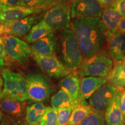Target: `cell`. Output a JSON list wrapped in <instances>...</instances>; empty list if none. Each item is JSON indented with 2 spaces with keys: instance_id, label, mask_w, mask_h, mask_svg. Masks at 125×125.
Instances as JSON below:
<instances>
[{
  "instance_id": "cell-15",
  "label": "cell",
  "mask_w": 125,
  "mask_h": 125,
  "mask_svg": "<svg viewBox=\"0 0 125 125\" xmlns=\"http://www.w3.org/2000/svg\"><path fill=\"white\" fill-rule=\"evenodd\" d=\"M30 47L32 54L42 56L55 55L59 50V37L52 32L35 42Z\"/></svg>"
},
{
  "instance_id": "cell-38",
  "label": "cell",
  "mask_w": 125,
  "mask_h": 125,
  "mask_svg": "<svg viewBox=\"0 0 125 125\" xmlns=\"http://www.w3.org/2000/svg\"><path fill=\"white\" fill-rule=\"evenodd\" d=\"M3 85H4V79H3L2 76H0V89L2 87Z\"/></svg>"
},
{
  "instance_id": "cell-11",
  "label": "cell",
  "mask_w": 125,
  "mask_h": 125,
  "mask_svg": "<svg viewBox=\"0 0 125 125\" xmlns=\"http://www.w3.org/2000/svg\"><path fill=\"white\" fill-rule=\"evenodd\" d=\"M120 90L121 88L107 83L89 99V105L91 106L94 111L104 113Z\"/></svg>"
},
{
  "instance_id": "cell-31",
  "label": "cell",
  "mask_w": 125,
  "mask_h": 125,
  "mask_svg": "<svg viewBox=\"0 0 125 125\" xmlns=\"http://www.w3.org/2000/svg\"><path fill=\"white\" fill-rule=\"evenodd\" d=\"M31 107L32 109H34L35 111H37L38 113L42 114L43 115V112H45V109H46V107L43 104V103L42 102H37L34 103L32 105H31Z\"/></svg>"
},
{
  "instance_id": "cell-18",
  "label": "cell",
  "mask_w": 125,
  "mask_h": 125,
  "mask_svg": "<svg viewBox=\"0 0 125 125\" xmlns=\"http://www.w3.org/2000/svg\"><path fill=\"white\" fill-rule=\"evenodd\" d=\"M81 80L77 75L71 73L59 81L60 89L67 92L72 97L76 105L80 104Z\"/></svg>"
},
{
  "instance_id": "cell-9",
  "label": "cell",
  "mask_w": 125,
  "mask_h": 125,
  "mask_svg": "<svg viewBox=\"0 0 125 125\" xmlns=\"http://www.w3.org/2000/svg\"><path fill=\"white\" fill-rule=\"evenodd\" d=\"M41 19L42 14L34 15L15 22L1 23L0 34H8L18 38L26 36L34 26L40 22Z\"/></svg>"
},
{
  "instance_id": "cell-44",
  "label": "cell",
  "mask_w": 125,
  "mask_h": 125,
  "mask_svg": "<svg viewBox=\"0 0 125 125\" xmlns=\"http://www.w3.org/2000/svg\"><path fill=\"white\" fill-rule=\"evenodd\" d=\"M0 24H1V22H0Z\"/></svg>"
},
{
  "instance_id": "cell-14",
  "label": "cell",
  "mask_w": 125,
  "mask_h": 125,
  "mask_svg": "<svg viewBox=\"0 0 125 125\" xmlns=\"http://www.w3.org/2000/svg\"><path fill=\"white\" fill-rule=\"evenodd\" d=\"M107 49L112 60L121 61L125 55V35L119 31L112 32L108 30Z\"/></svg>"
},
{
  "instance_id": "cell-32",
  "label": "cell",
  "mask_w": 125,
  "mask_h": 125,
  "mask_svg": "<svg viewBox=\"0 0 125 125\" xmlns=\"http://www.w3.org/2000/svg\"><path fill=\"white\" fill-rule=\"evenodd\" d=\"M20 0H0V5L7 7L18 6Z\"/></svg>"
},
{
  "instance_id": "cell-30",
  "label": "cell",
  "mask_w": 125,
  "mask_h": 125,
  "mask_svg": "<svg viewBox=\"0 0 125 125\" xmlns=\"http://www.w3.org/2000/svg\"><path fill=\"white\" fill-rule=\"evenodd\" d=\"M112 5L125 18V0H116Z\"/></svg>"
},
{
  "instance_id": "cell-39",
  "label": "cell",
  "mask_w": 125,
  "mask_h": 125,
  "mask_svg": "<svg viewBox=\"0 0 125 125\" xmlns=\"http://www.w3.org/2000/svg\"><path fill=\"white\" fill-rule=\"evenodd\" d=\"M3 117H4V116H3V112L1 110V109H0V125H1V122H2Z\"/></svg>"
},
{
  "instance_id": "cell-20",
  "label": "cell",
  "mask_w": 125,
  "mask_h": 125,
  "mask_svg": "<svg viewBox=\"0 0 125 125\" xmlns=\"http://www.w3.org/2000/svg\"><path fill=\"white\" fill-rule=\"evenodd\" d=\"M108 83L119 88L125 87V65L122 61L116 62L107 77Z\"/></svg>"
},
{
  "instance_id": "cell-22",
  "label": "cell",
  "mask_w": 125,
  "mask_h": 125,
  "mask_svg": "<svg viewBox=\"0 0 125 125\" xmlns=\"http://www.w3.org/2000/svg\"><path fill=\"white\" fill-rule=\"evenodd\" d=\"M94 111V109L89 105L78 104L73 109L68 125H78Z\"/></svg>"
},
{
  "instance_id": "cell-28",
  "label": "cell",
  "mask_w": 125,
  "mask_h": 125,
  "mask_svg": "<svg viewBox=\"0 0 125 125\" xmlns=\"http://www.w3.org/2000/svg\"><path fill=\"white\" fill-rule=\"evenodd\" d=\"M74 107H67L57 109L58 125H68L71 112Z\"/></svg>"
},
{
  "instance_id": "cell-35",
  "label": "cell",
  "mask_w": 125,
  "mask_h": 125,
  "mask_svg": "<svg viewBox=\"0 0 125 125\" xmlns=\"http://www.w3.org/2000/svg\"><path fill=\"white\" fill-rule=\"evenodd\" d=\"M118 31L121 34L125 35V18H122L118 26Z\"/></svg>"
},
{
  "instance_id": "cell-19",
  "label": "cell",
  "mask_w": 125,
  "mask_h": 125,
  "mask_svg": "<svg viewBox=\"0 0 125 125\" xmlns=\"http://www.w3.org/2000/svg\"><path fill=\"white\" fill-rule=\"evenodd\" d=\"M123 17L112 5L104 9L101 20L108 30L114 32L118 31V26Z\"/></svg>"
},
{
  "instance_id": "cell-36",
  "label": "cell",
  "mask_w": 125,
  "mask_h": 125,
  "mask_svg": "<svg viewBox=\"0 0 125 125\" xmlns=\"http://www.w3.org/2000/svg\"><path fill=\"white\" fill-rule=\"evenodd\" d=\"M103 7L105 8L114 4L116 0H97Z\"/></svg>"
},
{
  "instance_id": "cell-26",
  "label": "cell",
  "mask_w": 125,
  "mask_h": 125,
  "mask_svg": "<svg viewBox=\"0 0 125 125\" xmlns=\"http://www.w3.org/2000/svg\"><path fill=\"white\" fill-rule=\"evenodd\" d=\"M104 112L94 111L78 125H105Z\"/></svg>"
},
{
  "instance_id": "cell-23",
  "label": "cell",
  "mask_w": 125,
  "mask_h": 125,
  "mask_svg": "<svg viewBox=\"0 0 125 125\" xmlns=\"http://www.w3.org/2000/svg\"><path fill=\"white\" fill-rule=\"evenodd\" d=\"M52 32L44 23L40 21L32 27L30 31L25 36V38L30 44H33L35 42Z\"/></svg>"
},
{
  "instance_id": "cell-27",
  "label": "cell",
  "mask_w": 125,
  "mask_h": 125,
  "mask_svg": "<svg viewBox=\"0 0 125 125\" xmlns=\"http://www.w3.org/2000/svg\"><path fill=\"white\" fill-rule=\"evenodd\" d=\"M42 115L35 111L30 105L27 106L25 121L28 125H39Z\"/></svg>"
},
{
  "instance_id": "cell-41",
  "label": "cell",
  "mask_w": 125,
  "mask_h": 125,
  "mask_svg": "<svg viewBox=\"0 0 125 125\" xmlns=\"http://www.w3.org/2000/svg\"><path fill=\"white\" fill-rule=\"evenodd\" d=\"M2 90H1V89H0V97H1V94H2Z\"/></svg>"
},
{
  "instance_id": "cell-10",
  "label": "cell",
  "mask_w": 125,
  "mask_h": 125,
  "mask_svg": "<svg viewBox=\"0 0 125 125\" xmlns=\"http://www.w3.org/2000/svg\"><path fill=\"white\" fill-rule=\"evenodd\" d=\"M48 7L29 8L21 6L7 7L0 5V22L13 23L30 16L38 15L49 9Z\"/></svg>"
},
{
  "instance_id": "cell-25",
  "label": "cell",
  "mask_w": 125,
  "mask_h": 125,
  "mask_svg": "<svg viewBox=\"0 0 125 125\" xmlns=\"http://www.w3.org/2000/svg\"><path fill=\"white\" fill-rule=\"evenodd\" d=\"M39 125H58L57 110L52 107H46Z\"/></svg>"
},
{
  "instance_id": "cell-13",
  "label": "cell",
  "mask_w": 125,
  "mask_h": 125,
  "mask_svg": "<svg viewBox=\"0 0 125 125\" xmlns=\"http://www.w3.org/2000/svg\"><path fill=\"white\" fill-rule=\"evenodd\" d=\"M27 104L2 92L0 97V109L6 116L12 118L23 119L26 116Z\"/></svg>"
},
{
  "instance_id": "cell-12",
  "label": "cell",
  "mask_w": 125,
  "mask_h": 125,
  "mask_svg": "<svg viewBox=\"0 0 125 125\" xmlns=\"http://www.w3.org/2000/svg\"><path fill=\"white\" fill-rule=\"evenodd\" d=\"M104 8L97 0H75L71 5V17L73 19L79 17L100 18Z\"/></svg>"
},
{
  "instance_id": "cell-16",
  "label": "cell",
  "mask_w": 125,
  "mask_h": 125,
  "mask_svg": "<svg viewBox=\"0 0 125 125\" xmlns=\"http://www.w3.org/2000/svg\"><path fill=\"white\" fill-rule=\"evenodd\" d=\"M108 83L107 78L86 76L81 82L80 104L87 105L86 100L89 99L101 87Z\"/></svg>"
},
{
  "instance_id": "cell-1",
  "label": "cell",
  "mask_w": 125,
  "mask_h": 125,
  "mask_svg": "<svg viewBox=\"0 0 125 125\" xmlns=\"http://www.w3.org/2000/svg\"><path fill=\"white\" fill-rule=\"evenodd\" d=\"M71 27L77 38L83 59L107 48L108 29L100 18L73 19Z\"/></svg>"
},
{
  "instance_id": "cell-2",
  "label": "cell",
  "mask_w": 125,
  "mask_h": 125,
  "mask_svg": "<svg viewBox=\"0 0 125 125\" xmlns=\"http://www.w3.org/2000/svg\"><path fill=\"white\" fill-rule=\"evenodd\" d=\"M60 60L67 68L74 71L79 68L82 61V56L79 43L71 29L59 31Z\"/></svg>"
},
{
  "instance_id": "cell-42",
  "label": "cell",
  "mask_w": 125,
  "mask_h": 125,
  "mask_svg": "<svg viewBox=\"0 0 125 125\" xmlns=\"http://www.w3.org/2000/svg\"><path fill=\"white\" fill-rule=\"evenodd\" d=\"M68 1H70V2H74V1H75V0H68Z\"/></svg>"
},
{
  "instance_id": "cell-34",
  "label": "cell",
  "mask_w": 125,
  "mask_h": 125,
  "mask_svg": "<svg viewBox=\"0 0 125 125\" xmlns=\"http://www.w3.org/2000/svg\"><path fill=\"white\" fill-rule=\"evenodd\" d=\"M7 53L6 52L5 46L2 40H0V58L6 60L7 57Z\"/></svg>"
},
{
  "instance_id": "cell-8",
  "label": "cell",
  "mask_w": 125,
  "mask_h": 125,
  "mask_svg": "<svg viewBox=\"0 0 125 125\" xmlns=\"http://www.w3.org/2000/svg\"><path fill=\"white\" fill-rule=\"evenodd\" d=\"M32 56L40 69L51 78L62 79L73 72L67 68L56 55L42 56L32 54Z\"/></svg>"
},
{
  "instance_id": "cell-43",
  "label": "cell",
  "mask_w": 125,
  "mask_h": 125,
  "mask_svg": "<svg viewBox=\"0 0 125 125\" xmlns=\"http://www.w3.org/2000/svg\"></svg>"
},
{
  "instance_id": "cell-21",
  "label": "cell",
  "mask_w": 125,
  "mask_h": 125,
  "mask_svg": "<svg viewBox=\"0 0 125 125\" xmlns=\"http://www.w3.org/2000/svg\"><path fill=\"white\" fill-rule=\"evenodd\" d=\"M51 104L52 107L56 110L60 108L78 105L69 94L62 89H60L52 95L51 99Z\"/></svg>"
},
{
  "instance_id": "cell-5",
  "label": "cell",
  "mask_w": 125,
  "mask_h": 125,
  "mask_svg": "<svg viewBox=\"0 0 125 125\" xmlns=\"http://www.w3.org/2000/svg\"><path fill=\"white\" fill-rule=\"evenodd\" d=\"M71 6L65 0L49 8L42 13V21L53 32L68 29L71 26Z\"/></svg>"
},
{
  "instance_id": "cell-6",
  "label": "cell",
  "mask_w": 125,
  "mask_h": 125,
  "mask_svg": "<svg viewBox=\"0 0 125 125\" xmlns=\"http://www.w3.org/2000/svg\"><path fill=\"white\" fill-rule=\"evenodd\" d=\"M1 38L8 56L21 66L27 65L32 56V51L29 44L18 37L8 34H1Z\"/></svg>"
},
{
  "instance_id": "cell-3",
  "label": "cell",
  "mask_w": 125,
  "mask_h": 125,
  "mask_svg": "<svg viewBox=\"0 0 125 125\" xmlns=\"http://www.w3.org/2000/svg\"><path fill=\"white\" fill-rule=\"evenodd\" d=\"M113 67V60L106 48L89 57L83 59L78 68V73L82 77L107 78Z\"/></svg>"
},
{
  "instance_id": "cell-40",
  "label": "cell",
  "mask_w": 125,
  "mask_h": 125,
  "mask_svg": "<svg viewBox=\"0 0 125 125\" xmlns=\"http://www.w3.org/2000/svg\"><path fill=\"white\" fill-rule=\"evenodd\" d=\"M122 61L123 63V64H124L125 65V56H124V57H123V59H122Z\"/></svg>"
},
{
  "instance_id": "cell-37",
  "label": "cell",
  "mask_w": 125,
  "mask_h": 125,
  "mask_svg": "<svg viewBox=\"0 0 125 125\" xmlns=\"http://www.w3.org/2000/svg\"><path fill=\"white\" fill-rule=\"evenodd\" d=\"M5 65V61L4 59L0 58V70H2L4 69V67Z\"/></svg>"
},
{
  "instance_id": "cell-7",
  "label": "cell",
  "mask_w": 125,
  "mask_h": 125,
  "mask_svg": "<svg viewBox=\"0 0 125 125\" xmlns=\"http://www.w3.org/2000/svg\"><path fill=\"white\" fill-rule=\"evenodd\" d=\"M4 79V89L2 93L15 97L21 101H26L27 87L26 79L20 73L4 68L1 71Z\"/></svg>"
},
{
  "instance_id": "cell-29",
  "label": "cell",
  "mask_w": 125,
  "mask_h": 125,
  "mask_svg": "<svg viewBox=\"0 0 125 125\" xmlns=\"http://www.w3.org/2000/svg\"><path fill=\"white\" fill-rule=\"evenodd\" d=\"M0 125H28V124L24 119H16L4 116Z\"/></svg>"
},
{
  "instance_id": "cell-17",
  "label": "cell",
  "mask_w": 125,
  "mask_h": 125,
  "mask_svg": "<svg viewBox=\"0 0 125 125\" xmlns=\"http://www.w3.org/2000/svg\"><path fill=\"white\" fill-rule=\"evenodd\" d=\"M122 89L114 97L108 107L104 112V118L106 125H125L121 108V94Z\"/></svg>"
},
{
  "instance_id": "cell-24",
  "label": "cell",
  "mask_w": 125,
  "mask_h": 125,
  "mask_svg": "<svg viewBox=\"0 0 125 125\" xmlns=\"http://www.w3.org/2000/svg\"><path fill=\"white\" fill-rule=\"evenodd\" d=\"M64 0H20L18 6L29 8L48 7L51 8L54 5Z\"/></svg>"
},
{
  "instance_id": "cell-33",
  "label": "cell",
  "mask_w": 125,
  "mask_h": 125,
  "mask_svg": "<svg viewBox=\"0 0 125 125\" xmlns=\"http://www.w3.org/2000/svg\"><path fill=\"white\" fill-rule=\"evenodd\" d=\"M121 108L123 118L125 119V87L122 89L121 94Z\"/></svg>"
},
{
  "instance_id": "cell-4",
  "label": "cell",
  "mask_w": 125,
  "mask_h": 125,
  "mask_svg": "<svg viewBox=\"0 0 125 125\" xmlns=\"http://www.w3.org/2000/svg\"><path fill=\"white\" fill-rule=\"evenodd\" d=\"M26 87L28 100L31 102L47 101L56 89L52 81L41 73H31L26 75Z\"/></svg>"
}]
</instances>
